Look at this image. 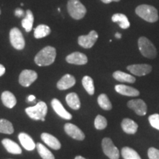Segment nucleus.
<instances>
[{
    "label": "nucleus",
    "instance_id": "1",
    "mask_svg": "<svg viewBox=\"0 0 159 159\" xmlns=\"http://www.w3.org/2000/svg\"><path fill=\"white\" fill-rule=\"evenodd\" d=\"M56 57V50L52 47H46L35 57V63L39 66H47L52 64Z\"/></svg>",
    "mask_w": 159,
    "mask_h": 159
},
{
    "label": "nucleus",
    "instance_id": "2",
    "mask_svg": "<svg viewBox=\"0 0 159 159\" xmlns=\"http://www.w3.org/2000/svg\"><path fill=\"white\" fill-rule=\"evenodd\" d=\"M136 15L150 23L156 22L158 20V13L156 7L149 5H139L136 8Z\"/></svg>",
    "mask_w": 159,
    "mask_h": 159
},
{
    "label": "nucleus",
    "instance_id": "3",
    "mask_svg": "<svg viewBox=\"0 0 159 159\" xmlns=\"http://www.w3.org/2000/svg\"><path fill=\"white\" fill-rule=\"evenodd\" d=\"M138 46L140 52L147 58L154 59L157 56V50L153 43L148 38L142 36L139 39Z\"/></svg>",
    "mask_w": 159,
    "mask_h": 159
},
{
    "label": "nucleus",
    "instance_id": "4",
    "mask_svg": "<svg viewBox=\"0 0 159 159\" xmlns=\"http://www.w3.org/2000/svg\"><path fill=\"white\" fill-rule=\"evenodd\" d=\"M25 112L32 119L41 120L43 122L47 113V105L44 102L41 101L38 102L35 106L26 108Z\"/></svg>",
    "mask_w": 159,
    "mask_h": 159
},
{
    "label": "nucleus",
    "instance_id": "5",
    "mask_svg": "<svg viewBox=\"0 0 159 159\" xmlns=\"http://www.w3.org/2000/svg\"><path fill=\"white\" fill-rule=\"evenodd\" d=\"M67 10L71 18L76 20L83 19L86 13V8L79 0H69Z\"/></svg>",
    "mask_w": 159,
    "mask_h": 159
},
{
    "label": "nucleus",
    "instance_id": "6",
    "mask_svg": "<svg viewBox=\"0 0 159 159\" xmlns=\"http://www.w3.org/2000/svg\"><path fill=\"white\" fill-rule=\"evenodd\" d=\"M103 152L110 159H119V151L110 138H104L102 141Z\"/></svg>",
    "mask_w": 159,
    "mask_h": 159
},
{
    "label": "nucleus",
    "instance_id": "7",
    "mask_svg": "<svg viewBox=\"0 0 159 159\" xmlns=\"http://www.w3.org/2000/svg\"><path fill=\"white\" fill-rule=\"evenodd\" d=\"M10 41H11V45L14 47L16 49L21 50L25 47V41L24 36L20 31L16 27L11 29L10 31Z\"/></svg>",
    "mask_w": 159,
    "mask_h": 159
},
{
    "label": "nucleus",
    "instance_id": "8",
    "mask_svg": "<svg viewBox=\"0 0 159 159\" xmlns=\"http://www.w3.org/2000/svg\"><path fill=\"white\" fill-rule=\"evenodd\" d=\"M128 107L132 109L139 116H144L148 112V107L144 100L141 99H131L128 101Z\"/></svg>",
    "mask_w": 159,
    "mask_h": 159
},
{
    "label": "nucleus",
    "instance_id": "9",
    "mask_svg": "<svg viewBox=\"0 0 159 159\" xmlns=\"http://www.w3.org/2000/svg\"><path fill=\"white\" fill-rule=\"evenodd\" d=\"M98 39V34L95 30H91L87 35H80L78 38L80 46L85 49L91 48Z\"/></svg>",
    "mask_w": 159,
    "mask_h": 159
},
{
    "label": "nucleus",
    "instance_id": "10",
    "mask_svg": "<svg viewBox=\"0 0 159 159\" xmlns=\"http://www.w3.org/2000/svg\"><path fill=\"white\" fill-rule=\"evenodd\" d=\"M38 78V75L35 71L25 69L19 75V83L24 87H28Z\"/></svg>",
    "mask_w": 159,
    "mask_h": 159
},
{
    "label": "nucleus",
    "instance_id": "11",
    "mask_svg": "<svg viewBox=\"0 0 159 159\" xmlns=\"http://www.w3.org/2000/svg\"><path fill=\"white\" fill-rule=\"evenodd\" d=\"M127 69L136 76H144L150 74L152 71V66L149 64H133L127 66Z\"/></svg>",
    "mask_w": 159,
    "mask_h": 159
},
{
    "label": "nucleus",
    "instance_id": "12",
    "mask_svg": "<svg viewBox=\"0 0 159 159\" xmlns=\"http://www.w3.org/2000/svg\"><path fill=\"white\" fill-rule=\"evenodd\" d=\"M64 130L67 135L76 140L83 141L85 139V134H83V131L76 125L71 124V123L65 124Z\"/></svg>",
    "mask_w": 159,
    "mask_h": 159
},
{
    "label": "nucleus",
    "instance_id": "13",
    "mask_svg": "<svg viewBox=\"0 0 159 159\" xmlns=\"http://www.w3.org/2000/svg\"><path fill=\"white\" fill-rule=\"evenodd\" d=\"M66 61L71 64L85 65L88 63V57L83 53L75 52L66 56Z\"/></svg>",
    "mask_w": 159,
    "mask_h": 159
},
{
    "label": "nucleus",
    "instance_id": "14",
    "mask_svg": "<svg viewBox=\"0 0 159 159\" xmlns=\"http://www.w3.org/2000/svg\"><path fill=\"white\" fill-rule=\"evenodd\" d=\"M51 105L53 110L55 111V112L58 116H61V118L64 119H68V120L72 118L71 114L66 110L64 107L63 106V105L61 104V102L57 99H53L51 102Z\"/></svg>",
    "mask_w": 159,
    "mask_h": 159
},
{
    "label": "nucleus",
    "instance_id": "15",
    "mask_svg": "<svg viewBox=\"0 0 159 159\" xmlns=\"http://www.w3.org/2000/svg\"><path fill=\"white\" fill-rule=\"evenodd\" d=\"M76 80L75 77L69 74H66L61 77V80L57 83V88L59 90H66L74 86Z\"/></svg>",
    "mask_w": 159,
    "mask_h": 159
},
{
    "label": "nucleus",
    "instance_id": "16",
    "mask_svg": "<svg viewBox=\"0 0 159 159\" xmlns=\"http://www.w3.org/2000/svg\"><path fill=\"white\" fill-rule=\"evenodd\" d=\"M41 138L46 144L48 145L49 148L53 149V150H59V149H61V142H59L58 139L55 138V136H53L52 135L47 134V133H43V134H41Z\"/></svg>",
    "mask_w": 159,
    "mask_h": 159
},
{
    "label": "nucleus",
    "instance_id": "17",
    "mask_svg": "<svg viewBox=\"0 0 159 159\" xmlns=\"http://www.w3.org/2000/svg\"><path fill=\"white\" fill-rule=\"evenodd\" d=\"M115 90L119 94L127 97H137L140 94V92L137 89L122 84L116 85L115 86Z\"/></svg>",
    "mask_w": 159,
    "mask_h": 159
},
{
    "label": "nucleus",
    "instance_id": "18",
    "mask_svg": "<svg viewBox=\"0 0 159 159\" xmlns=\"http://www.w3.org/2000/svg\"><path fill=\"white\" fill-rule=\"evenodd\" d=\"M19 142L25 150L28 151H32L36 148V144L33 141V139L25 133H21L19 134Z\"/></svg>",
    "mask_w": 159,
    "mask_h": 159
},
{
    "label": "nucleus",
    "instance_id": "19",
    "mask_svg": "<svg viewBox=\"0 0 159 159\" xmlns=\"http://www.w3.org/2000/svg\"><path fill=\"white\" fill-rule=\"evenodd\" d=\"M121 127H122L123 131L128 134H135L139 128L138 124L136 122L128 118L123 119L121 123Z\"/></svg>",
    "mask_w": 159,
    "mask_h": 159
},
{
    "label": "nucleus",
    "instance_id": "20",
    "mask_svg": "<svg viewBox=\"0 0 159 159\" xmlns=\"http://www.w3.org/2000/svg\"><path fill=\"white\" fill-rule=\"evenodd\" d=\"M2 143L3 146L5 147L6 150L8 152H10V153L14 155H19L21 154V152H22V150H21L19 145L17 143L13 142V141L11 140V139H4L2 141Z\"/></svg>",
    "mask_w": 159,
    "mask_h": 159
},
{
    "label": "nucleus",
    "instance_id": "21",
    "mask_svg": "<svg viewBox=\"0 0 159 159\" xmlns=\"http://www.w3.org/2000/svg\"><path fill=\"white\" fill-rule=\"evenodd\" d=\"M2 101L5 106L8 108H13L16 105V98L8 91H5L2 94Z\"/></svg>",
    "mask_w": 159,
    "mask_h": 159
},
{
    "label": "nucleus",
    "instance_id": "22",
    "mask_svg": "<svg viewBox=\"0 0 159 159\" xmlns=\"http://www.w3.org/2000/svg\"><path fill=\"white\" fill-rule=\"evenodd\" d=\"M113 22L118 23L119 27L122 29L126 30L130 27V24L129 22L128 17L122 13H115L111 17Z\"/></svg>",
    "mask_w": 159,
    "mask_h": 159
},
{
    "label": "nucleus",
    "instance_id": "23",
    "mask_svg": "<svg viewBox=\"0 0 159 159\" xmlns=\"http://www.w3.org/2000/svg\"><path fill=\"white\" fill-rule=\"evenodd\" d=\"M113 77L117 81L122 83H134L136 82V78L131 75L127 74L121 71H116L113 73Z\"/></svg>",
    "mask_w": 159,
    "mask_h": 159
},
{
    "label": "nucleus",
    "instance_id": "24",
    "mask_svg": "<svg viewBox=\"0 0 159 159\" xmlns=\"http://www.w3.org/2000/svg\"><path fill=\"white\" fill-rule=\"evenodd\" d=\"M66 101L67 105L74 110H78L80 108V101L78 95L76 93L71 92L67 94L66 97Z\"/></svg>",
    "mask_w": 159,
    "mask_h": 159
},
{
    "label": "nucleus",
    "instance_id": "25",
    "mask_svg": "<svg viewBox=\"0 0 159 159\" xmlns=\"http://www.w3.org/2000/svg\"><path fill=\"white\" fill-rule=\"evenodd\" d=\"M34 22V16L30 10H27L26 12V16L21 21V25L25 28L26 32H30L33 29V25Z\"/></svg>",
    "mask_w": 159,
    "mask_h": 159
},
{
    "label": "nucleus",
    "instance_id": "26",
    "mask_svg": "<svg viewBox=\"0 0 159 159\" xmlns=\"http://www.w3.org/2000/svg\"><path fill=\"white\" fill-rule=\"evenodd\" d=\"M51 30L47 25H40L38 26L34 31V36L35 39H42L50 34Z\"/></svg>",
    "mask_w": 159,
    "mask_h": 159
},
{
    "label": "nucleus",
    "instance_id": "27",
    "mask_svg": "<svg viewBox=\"0 0 159 159\" xmlns=\"http://www.w3.org/2000/svg\"><path fill=\"white\" fill-rule=\"evenodd\" d=\"M36 148L38 152L42 159H55L54 155L52 153L50 150H49L44 145L41 143H37Z\"/></svg>",
    "mask_w": 159,
    "mask_h": 159
},
{
    "label": "nucleus",
    "instance_id": "28",
    "mask_svg": "<svg viewBox=\"0 0 159 159\" xmlns=\"http://www.w3.org/2000/svg\"><path fill=\"white\" fill-rule=\"evenodd\" d=\"M122 156L124 159H142L136 150L129 147L122 149Z\"/></svg>",
    "mask_w": 159,
    "mask_h": 159
},
{
    "label": "nucleus",
    "instance_id": "29",
    "mask_svg": "<svg viewBox=\"0 0 159 159\" xmlns=\"http://www.w3.org/2000/svg\"><path fill=\"white\" fill-rule=\"evenodd\" d=\"M97 102L100 108L103 110L110 111L112 109V104H111L110 99L105 94H101L97 98Z\"/></svg>",
    "mask_w": 159,
    "mask_h": 159
},
{
    "label": "nucleus",
    "instance_id": "30",
    "mask_svg": "<svg viewBox=\"0 0 159 159\" xmlns=\"http://www.w3.org/2000/svg\"><path fill=\"white\" fill-rule=\"evenodd\" d=\"M14 131L13 125L7 119H0V133L5 134H12Z\"/></svg>",
    "mask_w": 159,
    "mask_h": 159
},
{
    "label": "nucleus",
    "instance_id": "31",
    "mask_svg": "<svg viewBox=\"0 0 159 159\" xmlns=\"http://www.w3.org/2000/svg\"><path fill=\"white\" fill-rule=\"evenodd\" d=\"M82 84L85 90L88 92L89 95H93L94 94V81L92 78L89 76L83 77L82 80Z\"/></svg>",
    "mask_w": 159,
    "mask_h": 159
},
{
    "label": "nucleus",
    "instance_id": "32",
    "mask_svg": "<svg viewBox=\"0 0 159 159\" xmlns=\"http://www.w3.org/2000/svg\"><path fill=\"white\" fill-rule=\"evenodd\" d=\"M107 119L101 115H97L94 120V127L97 130H104L107 127Z\"/></svg>",
    "mask_w": 159,
    "mask_h": 159
},
{
    "label": "nucleus",
    "instance_id": "33",
    "mask_svg": "<svg viewBox=\"0 0 159 159\" xmlns=\"http://www.w3.org/2000/svg\"><path fill=\"white\" fill-rule=\"evenodd\" d=\"M149 122L152 128H156V130H159V114H155L150 115L148 117Z\"/></svg>",
    "mask_w": 159,
    "mask_h": 159
},
{
    "label": "nucleus",
    "instance_id": "34",
    "mask_svg": "<svg viewBox=\"0 0 159 159\" xmlns=\"http://www.w3.org/2000/svg\"><path fill=\"white\" fill-rule=\"evenodd\" d=\"M148 155L149 159H159V150L155 148H149Z\"/></svg>",
    "mask_w": 159,
    "mask_h": 159
},
{
    "label": "nucleus",
    "instance_id": "35",
    "mask_svg": "<svg viewBox=\"0 0 159 159\" xmlns=\"http://www.w3.org/2000/svg\"><path fill=\"white\" fill-rule=\"evenodd\" d=\"M24 11L23 10H21V8H17L15 11V15L17 17H21L24 16Z\"/></svg>",
    "mask_w": 159,
    "mask_h": 159
},
{
    "label": "nucleus",
    "instance_id": "36",
    "mask_svg": "<svg viewBox=\"0 0 159 159\" xmlns=\"http://www.w3.org/2000/svg\"><path fill=\"white\" fill-rule=\"evenodd\" d=\"M5 73V68L3 65L0 64V77L2 76V75Z\"/></svg>",
    "mask_w": 159,
    "mask_h": 159
},
{
    "label": "nucleus",
    "instance_id": "37",
    "mask_svg": "<svg viewBox=\"0 0 159 159\" xmlns=\"http://www.w3.org/2000/svg\"><path fill=\"white\" fill-rule=\"evenodd\" d=\"M101 1L103 3H105V4H109V3H111V2H119L120 1V0H101Z\"/></svg>",
    "mask_w": 159,
    "mask_h": 159
},
{
    "label": "nucleus",
    "instance_id": "38",
    "mask_svg": "<svg viewBox=\"0 0 159 159\" xmlns=\"http://www.w3.org/2000/svg\"><path fill=\"white\" fill-rule=\"evenodd\" d=\"M27 99H28V101H30V102H32V101L35 100V97L34 96V95H30V96L28 97V98H27Z\"/></svg>",
    "mask_w": 159,
    "mask_h": 159
},
{
    "label": "nucleus",
    "instance_id": "39",
    "mask_svg": "<svg viewBox=\"0 0 159 159\" xmlns=\"http://www.w3.org/2000/svg\"><path fill=\"white\" fill-rule=\"evenodd\" d=\"M115 36H116V39H121V38H122V34H121V33H116V34H115Z\"/></svg>",
    "mask_w": 159,
    "mask_h": 159
},
{
    "label": "nucleus",
    "instance_id": "40",
    "mask_svg": "<svg viewBox=\"0 0 159 159\" xmlns=\"http://www.w3.org/2000/svg\"><path fill=\"white\" fill-rule=\"evenodd\" d=\"M75 159H85V158H83V156H77L75 157Z\"/></svg>",
    "mask_w": 159,
    "mask_h": 159
},
{
    "label": "nucleus",
    "instance_id": "41",
    "mask_svg": "<svg viewBox=\"0 0 159 159\" xmlns=\"http://www.w3.org/2000/svg\"><path fill=\"white\" fill-rule=\"evenodd\" d=\"M0 14H1V11H0Z\"/></svg>",
    "mask_w": 159,
    "mask_h": 159
}]
</instances>
